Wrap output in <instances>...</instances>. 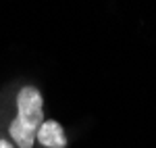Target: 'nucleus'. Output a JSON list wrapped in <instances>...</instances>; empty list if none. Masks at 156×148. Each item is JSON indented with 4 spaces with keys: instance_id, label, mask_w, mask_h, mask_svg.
Wrapping results in <instances>:
<instances>
[{
    "instance_id": "3",
    "label": "nucleus",
    "mask_w": 156,
    "mask_h": 148,
    "mask_svg": "<svg viewBox=\"0 0 156 148\" xmlns=\"http://www.w3.org/2000/svg\"><path fill=\"white\" fill-rule=\"evenodd\" d=\"M0 148H15V144L9 142V140H4V138H0Z\"/></svg>"
},
{
    "instance_id": "2",
    "label": "nucleus",
    "mask_w": 156,
    "mask_h": 148,
    "mask_svg": "<svg viewBox=\"0 0 156 148\" xmlns=\"http://www.w3.org/2000/svg\"><path fill=\"white\" fill-rule=\"evenodd\" d=\"M36 140L44 148H67V144H69L62 125L58 121H52V119L50 121H42V125L36 132Z\"/></svg>"
},
{
    "instance_id": "1",
    "label": "nucleus",
    "mask_w": 156,
    "mask_h": 148,
    "mask_svg": "<svg viewBox=\"0 0 156 148\" xmlns=\"http://www.w3.org/2000/svg\"><path fill=\"white\" fill-rule=\"evenodd\" d=\"M44 121V98L36 86H23L17 92V117L9 125V136L17 148L36 146V132Z\"/></svg>"
}]
</instances>
